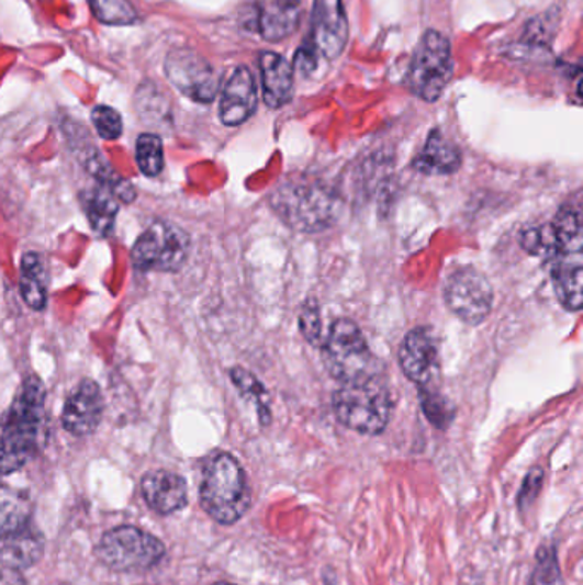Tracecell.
<instances>
[{
  "label": "cell",
  "instance_id": "obj_1",
  "mask_svg": "<svg viewBox=\"0 0 583 585\" xmlns=\"http://www.w3.org/2000/svg\"><path fill=\"white\" fill-rule=\"evenodd\" d=\"M45 385L27 375L8 412L0 416V474L23 470L45 443Z\"/></svg>",
  "mask_w": 583,
  "mask_h": 585
},
{
  "label": "cell",
  "instance_id": "obj_2",
  "mask_svg": "<svg viewBox=\"0 0 583 585\" xmlns=\"http://www.w3.org/2000/svg\"><path fill=\"white\" fill-rule=\"evenodd\" d=\"M271 206L291 228L315 233L336 222L339 195L333 187L321 180L293 177L274 190Z\"/></svg>",
  "mask_w": 583,
  "mask_h": 585
},
{
  "label": "cell",
  "instance_id": "obj_3",
  "mask_svg": "<svg viewBox=\"0 0 583 585\" xmlns=\"http://www.w3.org/2000/svg\"><path fill=\"white\" fill-rule=\"evenodd\" d=\"M199 500L211 519L223 526L238 522L251 504V493L240 462L232 453L217 452L205 462Z\"/></svg>",
  "mask_w": 583,
  "mask_h": 585
},
{
  "label": "cell",
  "instance_id": "obj_4",
  "mask_svg": "<svg viewBox=\"0 0 583 585\" xmlns=\"http://www.w3.org/2000/svg\"><path fill=\"white\" fill-rule=\"evenodd\" d=\"M334 413L344 427L363 435H379L391 421V394L377 376L343 384L333 396Z\"/></svg>",
  "mask_w": 583,
  "mask_h": 585
},
{
  "label": "cell",
  "instance_id": "obj_5",
  "mask_svg": "<svg viewBox=\"0 0 583 585\" xmlns=\"http://www.w3.org/2000/svg\"><path fill=\"white\" fill-rule=\"evenodd\" d=\"M325 369L343 384H355L377 376V360L371 355L363 333L355 322L340 318L334 322L322 342Z\"/></svg>",
  "mask_w": 583,
  "mask_h": 585
},
{
  "label": "cell",
  "instance_id": "obj_6",
  "mask_svg": "<svg viewBox=\"0 0 583 585\" xmlns=\"http://www.w3.org/2000/svg\"><path fill=\"white\" fill-rule=\"evenodd\" d=\"M94 553L115 572H144L158 565L167 550L156 536L134 526H121L101 536Z\"/></svg>",
  "mask_w": 583,
  "mask_h": 585
},
{
  "label": "cell",
  "instance_id": "obj_7",
  "mask_svg": "<svg viewBox=\"0 0 583 585\" xmlns=\"http://www.w3.org/2000/svg\"><path fill=\"white\" fill-rule=\"evenodd\" d=\"M452 47L447 36L440 32L428 30L419 40L410 72L407 86L417 98L433 103L447 90L448 82L452 79Z\"/></svg>",
  "mask_w": 583,
  "mask_h": 585
},
{
  "label": "cell",
  "instance_id": "obj_8",
  "mask_svg": "<svg viewBox=\"0 0 583 585\" xmlns=\"http://www.w3.org/2000/svg\"><path fill=\"white\" fill-rule=\"evenodd\" d=\"M190 252L186 229L167 222L153 223L132 247V265L137 271L175 272L182 269Z\"/></svg>",
  "mask_w": 583,
  "mask_h": 585
},
{
  "label": "cell",
  "instance_id": "obj_9",
  "mask_svg": "<svg viewBox=\"0 0 583 585\" xmlns=\"http://www.w3.org/2000/svg\"><path fill=\"white\" fill-rule=\"evenodd\" d=\"M493 288L483 272L474 268H459L448 278L445 302L466 324H481L493 308Z\"/></svg>",
  "mask_w": 583,
  "mask_h": 585
},
{
  "label": "cell",
  "instance_id": "obj_10",
  "mask_svg": "<svg viewBox=\"0 0 583 585\" xmlns=\"http://www.w3.org/2000/svg\"><path fill=\"white\" fill-rule=\"evenodd\" d=\"M165 75L180 93L198 103H211L220 91V78L213 66L190 48L168 54Z\"/></svg>",
  "mask_w": 583,
  "mask_h": 585
},
{
  "label": "cell",
  "instance_id": "obj_11",
  "mask_svg": "<svg viewBox=\"0 0 583 585\" xmlns=\"http://www.w3.org/2000/svg\"><path fill=\"white\" fill-rule=\"evenodd\" d=\"M349 38V24L343 0H315L312 12L313 50L328 60L339 57Z\"/></svg>",
  "mask_w": 583,
  "mask_h": 585
},
{
  "label": "cell",
  "instance_id": "obj_12",
  "mask_svg": "<svg viewBox=\"0 0 583 585\" xmlns=\"http://www.w3.org/2000/svg\"><path fill=\"white\" fill-rule=\"evenodd\" d=\"M103 412L104 400L100 385L91 379L81 380L64 406V428L74 437H88L100 427Z\"/></svg>",
  "mask_w": 583,
  "mask_h": 585
},
{
  "label": "cell",
  "instance_id": "obj_13",
  "mask_svg": "<svg viewBox=\"0 0 583 585\" xmlns=\"http://www.w3.org/2000/svg\"><path fill=\"white\" fill-rule=\"evenodd\" d=\"M399 364L404 375L414 384H431L440 370V360L429 330L417 327L407 334L399 349Z\"/></svg>",
  "mask_w": 583,
  "mask_h": 585
},
{
  "label": "cell",
  "instance_id": "obj_14",
  "mask_svg": "<svg viewBox=\"0 0 583 585\" xmlns=\"http://www.w3.org/2000/svg\"><path fill=\"white\" fill-rule=\"evenodd\" d=\"M257 110V86L250 70L236 67L224 85L220 101V119L224 125L245 124Z\"/></svg>",
  "mask_w": 583,
  "mask_h": 585
},
{
  "label": "cell",
  "instance_id": "obj_15",
  "mask_svg": "<svg viewBox=\"0 0 583 585\" xmlns=\"http://www.w3.org/2000/svg\"><path fill=\"white\" fill-rule=\"evenodd\" d=\"M141 493L146 504L161 516L186 507L189 500L187 481L173 471L156 470L144 474L141 480Z\"/></svg>",
  "mask_w": 583,
  "mask_h": 585
},
{
  "label": "cell",
  "instance_id": "obj_16",
  "mask_svg": "<svg viewBox=\"0 0 583 585\" xmlns=\"http://www.w3.org/2000/svg\"><path fill=\"white\" fill-rule=\"evenodd\" d=\"M45 551L42 532L27 524L18 531L0 535V563L9 570H24L36 565Z\"/></svg>",
  "mask_w": 583,
  "mask_h": 585
},
{
  "label": "cell",
  "instance_id": "obj_17",
  "mask_svg": "<svg viewBox=\"0 0 583 585\" xmlns=\"http://www.w3.org/2000/svg\"><path fill=\"white\" fill-rule=\"evenodd\" d=\"M264 101L269 109H281L293 98V67L274 52H262L259 57Z\"/></svg>",
  "mask_w": 583,
  "mask_h": 585
},
{
  "label": "cell",
  "instance_id": "obj_18",
  "mask_svg": "<svg viewBox=\"0 0 583 585\" xmlns=\"http://www.w3.org/2000/svg\"><path fill=\"white\" fill-rule=\"evenodd\" d=\"M552 284L558 300L567 311L579 312L583 303L582 254H567L558 257L552 266Z\"/></svg>",
  "mask_w": 583,
  "mask_h": 585
},
{
  "label": "cell",
  "instance_id": "obj_19",
  "mask_svg": "<svg viewBox=\"0 0 583 585\" xmlns=\"http://www.w3.org/2000/svg\"><path fill=\"white\" fill-rule=\"evenodd\" d=\"M462 155L440 131H433L425 148L414 158L413 167L426 175H448L459 170Z\"/></svg>",
  "mask_w": 583,
  "mask_h": 585
},
{
  "label": "cell",
  "instance_id": "obj_20",
  "mask_svg": "<svg viewBox=\"0 0 583 585\" xmlns=\"http://www.w3.org/2000/svg\"><path fill=\"white\" fill-rule=\"evenodd\" d=\"M81 199L91 229L97 233L98 237H109L115 226L119 207H121V201L115 192L103 183H97L93 189L85 190Z\"/></svg>",
  "mask_w": 583,
  "mask_h": 585
},
{
  "label": "cell",
  "instance_id": "obj_21",
  "mask_svg": "<svg viewBox=\"0 0 583 585\" xmlns=\"http://www.w3.org/2000/svg\"><path fill=\"white\" fill-rule=\"evenodd\" d=\"M300 23V8L298 5H287L274 0L269 4L257 8V32L267 42H279L288 38Z\"/></svg>",
  "mask_w": 583,
  "mask_h": 585
},
{
  "label": "cell",
  "instance_id": "obj_22",
  "mask_svg": "<svg viewBox=\"0 0 583 585\" xmlns=\"http://www.w3.org/2000/svg\"><path fill=\"white\" fill-rule=\"evenodd\" d=\"M20 291L32 311H45L48 302L47 269L38 252H26L21 259Z\"/></svg>",
  "mask_w": 583,
  "mask_h": 585
},
{
  "label": "cell",
  "instance_id": "obj_23",
  "mask_svg": "<svg viewBox=\"0 0 583 585\" xmlns=\"http://www.w3.org/2000/svg\"><path fill=\"white\" fill-rule=\"evenodd\" d=\"M32 498L23 490L0 485V535L32 524Z\"/></svg>",
  "mask_w": 583,
  "mask_h": 585
},
{
  "label": "cell",
  "instance_id": "obj_24",
  "mask_svg": "<svg viewBox=\"0 0 583 585\" xmlns=\"http://www.w3.org/2000/svg\"><path fill=\"white\" fill-rule=\"evenodd\" d=\"M549 226H551L552 238L557 244L558 257L567 256V254H582V214L579 210L572 206L561 207Z\"/></svg>",
  "mask_w": 583,
  "mask_h": 585
},
{
  "label": "cell",
  "instance_id": "obj_25",
  "mask_svg": "<svg viewBox=\"0 0 583 585\" xmlns=\"http://www.w3.org/2000/svg\"><path fill=\"white\" fill-rule=\"evenodd\" d=\"M94 18L110 26H128L139 21L137 11L128 0H88Z\"/></svg>",
  "mask_w": 583,
  "mask_h": 585
},
{
  "label": "cell",
  "instance_id": "obj_26",
  "mask_svg": "<svg viewBox=\"0 0 583 585\" xmlns=\"http://www.w3.org/2000/svg\"><path fill=\"white\" fill-rule=\"evenodd\" d=\"M136 161L146 177H158L165 168V151L161 137L156 134H141L136 140Z\"/></svg>",
  "mask_w": 583,
  "mask_h": 585
},
{
  "label": "cell",
  "instance_id": "obj_27",
  "mask_svg": "<svg viewBox=\"0 0 583 585\" xmlns=\"http://www.w3.org/2000/svg\"><path fill=\"white\" fill-rule=\"evenodd\" d=\"M520 244L532 256L542 257V259L558 257L557 244H554L549 225L526 229L522 233Z\"/></svg>",
  "mask_w": 583,
  "mask_h": 585
},
{
  "label": "cell",
  "instance_id": "obj_28",
  "mask_svg": "<svg viewBox=\"0 0 583 585\" xmlns=\"http://www.w3.org/2000/svg\"><path fill=\"white\" fill-rule=\"evenodd\" d=\"M91 121H93L98 136L104 140H116L124 131L121 113L112 106H94L93 112H91Z\"/></svg>",
  "mask_w": 583,
  "mask_h": 585
},
{
  "label": "cell",
  "instance_id": "obj_29",
  "mask_svg": "<svg viewBox=\"0 0 583 585\" xmlns=\"http://www.w3.org/2000/svg\"><path fill=\"white\" fill-rule=\"evenodd\" d=\"M422 406L426 418L431 425L445 430L453 418V409L448 406L447 400L437 394V392H422Z\"/></svg>",
  "mask_w": 583,
  "mask_h": 585
},
{
  "label": "cell",
  "instance_id": "obj_30",
  "mask_svg": "<svg viewBox=\"0 0 583 585\" xmlns=\"http://www.w3.org/2000/svg\"><path fill=\"white\" fill-rule=\"evenodd\" d=\"M300 327H302V333L303 336H305L306 341L312 342V345L315 346L322 345L321 312H318V306L315 305V303H306L302 315H300Z\"/></svg>",
  "mask_w": 583,
  "mask_h": 585
},
{
  "label": "cell",
  "instance_id": "obj_31",
  "mask_svg": "<svg viewBox=\"0 0 583 585\" xmlns=\"http://www.w3.org/2000/svg\"><path fill=\"white\" fill-rule=\"evenodd\" d=\"M536 577L542 585L557 584L560 578L558 570L557 554L552 548H541L539 550V562H537Z\"/></svg>",
  "mask_w": 583,
  "mask_h": 585
},
{
  "label": "cell",
  "instance_id": "obj_32",
  "mask_svg": "<svg viewBox=\"0 0 583 585\" xmlns=\"http://www.w3.org/2000/svg\"><path fill=\"white\" fill-rule=\"evenodd\" d=\"M545 483V471L541 468H534L529 471L524 485H522L520 495H518V507L527 508L534 504Z\"/></svg>",
  "mask_w": 583,
  "mask_h": 585
},
{
  "label": "cell",
  "instance_id": "obj_33",
  "mask_svg": "<svg viewBox=\"0 0 583 585\" xmlns=\"http://www.w3.org/2000/svg\"><path fill=\"white\" fill-rule=\"evenodd\" d=\"M232 380L235 382L236 387L240 389V392H244L245 396L256 397L257 403H260V406H262V401L267 400V392L256 376L248 373L247 370L233 369Z\"/></svg>",
  "mask_w": 583,
  "mask_h": 585
},
{
  "label": "cell",
  "instance_id": "obj_34",
  "mask_svg": "<svg viewBox=\"0 0 583 585\" xmlns=\"http://www.w3.org/2000/svg\"><path fill=\"white\" fill-rule=\"evenodd\" d=\"M294 66L305 76H309L312 70H315V67H317V52L313 50L312 45L310 47H302L296 52Z\"/></svg>",
  "mask_w": 583,
  "mask_h": 585
},
{
  "label": "cell",
  "instance_id": "obj_35",
  "mask_svg": "<svg viewBox=\"0 0 583 585\" xmlns=\"http://www.w3.org/2000/svg\"><path fill=\"white\" fill-rule=\"evenodd\" d=\"M279 2H282V4H287V5L300 4V0H279Z\"/></svg>",
  "mask_w": 583,
  "mask_h": 585
},
{
  "label": "cell",
  "instance_id": "obj_36",
  "mask_svg": "<svg viewBox=\"0 0 583 585\" xmlns=\"http://www.w3.org/2000/svg\"><path fill=\"white\" fill-rule=\"evenodd\" d=\"M217 585H233V584H217Z\"/></svg>",
  "mask_w": 583,
  "mask_h": 585
}]
</instances>
